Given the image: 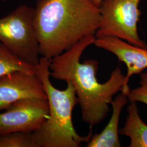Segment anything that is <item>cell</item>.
I'll use <instances>...</instances> for the list:
<instances>
[{
  "label": "cell",
  "mask_w": 147,
  "mask_h": 147,
  "mask_svg": "<svg viewBox=\"0 0 147 147\" xmlns=\"http://www.w3.org/2000/svg\"><path fill=\"white\" fill-rule=\"evenodd\" d=\"M95 36L84 37L68 50L50 59V76L71 82L75 88L80 106L82 119L93 126L99 124L108 115L115 95L121 92L125 75L116 67L109 80L99 83L96 78L99 63L94 59L81 62L84 50L94 44Z\"/></svg>",
  "instance_id": "cell-1"
},
{
  "label": "cell",
  "mask_w": 147,
  "mask_h": 147,
  "mask_svg": "<svg viewBox=\"0 0 147 147\" xmlns=\"http://www.w3.org/2000/svg\"><path fill=\"white\" fill-rule=\"evenodd\" d=\"M100 22L99 7L91 0H38L33 24L40 55L51 59L68 50L95 36Z\"/></svg>",
  "instance_id": "cell-2"
},
{
  "label": "cell",
  "mask_w": 147,
  "mask_h": 147,
  "mask_svg": "<svg viewBox=\"0 0 147 147\" xmlns=\"http://www.w3.org/2000/svg\"><path fill=\"white\" fill-rule=\"evenodd\" d=\"M50 59L40 58L36 66V74L42 82L49 105V117L33 132L38 147H79L91 139L92 128L89 134L82 136L76 131L72 120L74 108L78 104L76 90L73 84L66 82L67 88L59 90L50 80Z\"/></svg>",
  "instance_id": "cell-3"
},
{
  "label": "cell",
  "mask_w": 147,
  "mask_h": 147,
  "mask_svg": "<svg viewBox=\"0 0 147 147\" xmlns=\"http://www.w3.org/2000/svg\"><path fill=\"white\" fill-rule=\"evenodd\" d=\"M33 17L34 8L21 5L0 18V42L17 57L36 67L40 55Z\"/></svg>",
  "instance_id": "cell-4"
},
{
  "label": "cell",
  "mask_w": 147,
  "mask_h": 147,
  "mask_svg": "<svg viewBox=\"0 0 147 147\" xmlns=\"http://www.w3.org/2000/svg\"><path fill=\"white\" fill-rule=\"evenodd\" d=\"M141 1L102 0L99 6L101 22L95 38L117 37L135 46L147 49V44L140 38L137 29Z\"/></svg>",
  "instance_id": "cell-5"
},
{
  "label": "cell",
  "mask_w": 147,
  "mask_h": 147,
  "mask_svg": "<svg viewBox=\"0 0 147 147\" xmlns=\"http://www.w3.org/2000/svg\"><path fill=\"white\" fill-rule=\"evenodd\" d=\"M49 117L48 100L28 98L19 100L0 114V134L34 132Z\"/></svg>",
  "instance_id": "cell-6"
},
{
  "label": "cell",
  "mask_w": 147,
  "mask_h": 147,
  "mask_svg": "<svg viewBox=\"0 0 147 147\" xmlns=\"http://www.w3.org/2000/svg\"><path fill=\"white\" fill-rule=\"evenodd\" d=\"M28 98L47 100L37 74L14 71L0 76V110H6L16 101Z\"/></svg>",
  "instance_id": "cell-7"
},
{
  "label": "cell",
  "mask_w": 147,
  "mask_h": 147,
  "mask_svg": "<svg viewBox=\"0 0 147 147\" xmlns=\"http://www.w3.org/2000/svg\"><path fill=\"white\" fill-rule=\"evenodd\" d=\"M94 45L113 53L119 62L125 64L127 73L121 93L127 95L130 90V79L135 74H141L147 68V49L138 47L112 36L95 38Z\"/></svg>",
  "instance_id": "cell-8"
},
{
  "label": "cell",
  "mask_w": 147,
  "mask_h": 147,
  "mask_svg": "<svg viewBox=\"0 0 147 147\" xmlns=\"http://www.w3.org/2000/svg\"><path fill=\"white\" fill-rule=\"evenodd\" d=\"M127 95L121 93L111 102L112 113L107 125L100 134L93 135L88 147H120L119 137V123L121 112L124 107L129 102Z\"/></svg>",
  "instance_id": "cell-9"
},
{
  "label": "cell",
  "mask_w": 147,
  "mask_h": 147,
  "mask_svg": "<svg viewBox=\"0 0 147 147\" xmlns=\"http://www.w3.org/2000/svg\"><path fill=\"white\" fill-rule=\"evenodd\" d=\"M127 112L126 121L119 130V134L130 138V147H147V124L140 116L136 103L130 102Z\"/></svg>",
  "instance_id": "cell-10"
},
{
  "label": "cell",
  "mask_w": 147,
  "mask_h": 147,
  "mask_svg": "<svg viewBox=\"0 0 147 147\" xmlns=\"http://www.w3.org/2000/svg\"><path fill=\"white\" fill-rule=\"evenodd\" d=\"M14 71L36 74V67L24 62L0 42V76Z\"/></svg>",
  "instance_id": "cell-11"
},
{
  "label": "cell",
  "mask_w": 147,
  "mask_h": 147,
  "mask_svg": "<svg viewBox=\"0 0 147 147\" xmlns=\"http://www.w3.org/2000/svg\"><path fill=\"white\" fill-rule=\"evenodd\" d=\"M0 147H38L33 132L0 134Z\"/></svg>",
  "instance_id": "cell-12"
},
{
  "label": "cell",
  "mask_w": 147,
  "mask_h": 147,
  "mask_svg": "<svg viewBox=\"0 0 147 147\" xmlns=\"http://www.w3.org/2000/svg\"><path fill=\"white\" fill-rule=\"evenodd\" d=\"M140 86L130 89L127 95L130 102H142L147 105V71L141 74Z\"/></svg>",
  "instance_id": "cell-13"
},
{
  "label": "cell",
  "mask_w": 147,
  "mask_h": 147,
  "mask_svg": "<svg viewBox=\"0 0 147 147\" xmlns=\"http://www.w3.org/2000/svg\"><path fill=\"white\" fill-rule=\"evenodd\" d=\"M101 1L102 0H91V1L95 5H96L98 7L100 5V2H101Z\"/></svg>",
  "instance_id": "cell-14"
},
{
  "label": "cell",
  "mask_w": 147,
  "mask_h": 147,
  "mask_svg": "<svg viewBox=\"0 0 147 147\" xmlns=\"http://www.w3.org/2000/svg\"><path fill=\"white\" fill-rule=\"evenodd\" d=\"M0 1H5V0H0Z\"/></svg>",
  "instance_id": "cell-15"
}]
</instances>
